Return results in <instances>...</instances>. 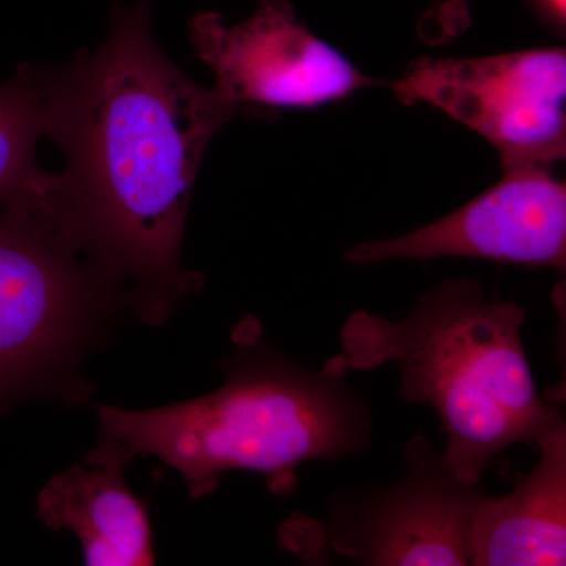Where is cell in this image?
<instances>
[{"instance_id":"obj_1","label":"cell","mask_w":566,"mask_h":566,"mask_svg":"<svg viewBox=\"0 0 566 566\" xmlns=\"http://www.w3.org/2000/svg\"><path fill=\"white\" fill-rule=\"evenodd\" d=\"M39 76L63 221L117 292L164 318L202 283L182 270L186 218L208 145L240 107L164 54L145 0H111L102 46Z\"/></svg>"},{"instance_id":"obj_2","label":"cell","mask_w":566,"mask_h":566,"mask_svg":"<svg viewBox=\"0 0 566 566\" xmlns=\"http://www.w3.org/2000/svg\"><path fill=\"white\" fill-rule=\"evenodd\" d=\"M238 352L214 392L166 408L99 406L104 444L123 460L158 457L193 499L211 494L230 471L262 474L271 493L297 488V468L337 461L370 444L367 400L345 385L333 359L308 370L264 344L256 322L234 333Z\"/></svg>"},{"instance_id":"obj_3","label":"cell","mask_w":566,"mask_h":566,"mask_svg":"<svg viewBox=\"0 0 566 566\" xmlns=\"http://www.w3.org/2000/svg\"><path fill=\"white\" fill-rule=\"evenodd\" d=\"M526 316L523 305L490 300L475 279H450L420 296L405 318L354 312L331 359L346 374L397 365L401 397L441 419L447 463L482 485L505 449L535 447L565 422L536 390L523 340Z\"/></svg>"},{"instance_id":"obj_4","label":"cell","mask_w":566,"mask_h":566,"mask_svg":"<svg viewBox=\"0 0 566 566\" xmlns=\"http://www.w3.org/2000/svg\"><path fill=\"white\" fill-rule=\"evenodd\" d=\"M115 292L54 211L0 210V400L69 357Z\"/></svg>"},{"instance_id":"obj_5","label":"cell","mask_w":566,"mask_h":566,"mask_svg":"<svg viewBox=\"0 0 566 566\" xmlns=\"http://www.w3.org/2000/svg\"><path fill=\"white\" fill-rule=\"evenodd\" d=\"M389 87L405 106L430 104L480 134L502 169L565 158V48L417 59Z\"/></svg>"},{"instance_id":"obj_6","label":"cell","mask_w":566,"mask_h":566,"mask_svg":"<svg viewBox=\"0 0 566 566\" xmlns=\"http://www.w3.org/2000/svg\"><path fill=\"white\" fill-rule=\"evenodd\" d=\"M488 497L419 433L405 447L397 483L333 495L324 546L359 565H474L475 528Z\"/></svg>"},{"instance_id":"obj_7","label":"cell","mask_w":566,"mask_h":566,"mask_svg":"<svg viewBox=\"0 0 566 566\" xmlns=\"http://www.w3.org/2000/svg\"><path fill=\"white\" fill-rule=\"evenodd\" d=\"M197 57L214 74L211 91L230 106L315 109L390 82L368 76L315 35L286 0H262L251 18L227 24L214 11L189 22Z\"/></svg>"},{"instance_id":"obj_8","label":"cell","mask_w":566,"mask_h":566,"mask_svg":"<svg viewBox=\"0 0 566 566\" xmlns=\"http://www.w3.org/2000/svg\"><path fill=\"white\" fill-rule=\"evenodd\" d=\"M442 256L527 268H566V185L551 166L502 169V178L452 214L416 232L353 245L345 260L371 264Z\"/></svg>"},{"instance_id":"obj_9","label":"cell","mask_w":566,"mask_h":566,"mask_svg":"<svg viewBox=\"0 0 566 566\" xmlns=\"http://www.w3.org/2000/svg\"><path fill=\"white\" fill-rule=\"evenodd\" d=\"M126 461L99 444L85 458L52 476L40 491L36 512L51 531L80 539L85 565L156 564L147 506L123 479Z\"/></svg>"},{"instance_id":"obj_10","label":"cell","mask_w":566,"mask_h":566,"mask_svg":"<svg viewBox=\"0 0 566 566\" xmlns=\"http://www.w3.org/2000/svg\"><path fill=\"white\" fill-rule=\"evenodd\" d=\"M538 461L515 490L490 495L474 538L475 566L566 564V423L535 444Z\"/></svg>"},{"instance_id":"obj_11","label":"cell","mask_w":566,"mask_h":566,"mask_svg":"<svg viewBox=\"0 0 566 566\" xmlns=\"http://www.w3.org/2000/svg\"><path fill=\"white\" fill-rule=\"evenodd\" d=\"M41 137L39 66L24 63L13 77L0 84V210L54 203L55 174L36 163Z\"/></svg>"},{"instance_id":"obj_12","label":"cell","mask_w":566,"mask_h":566,"mask_svg":"<svg viewBox=\"0 0 566 566\" xmlns=\"http://www.w3.org/2000/svg\"><path fill=\"white\" fill-rule=\"evenodd\" d=\"M428 9L417 25L420 39L442 46L471 28V0H428Z\"/></svg>"},{"instance_id":"obj_13","label":"cell","mask_w":566,"mask_h":566,"mask_svg":"<svg viewBox=\"0 0 566 566\" xmlns=\"http://www.w3.org/2000/svg\"><path fill=\"white\" fill-rule=\"evenodd\" d=\"M532 2L551 29L558 33L565 32V0H532Z\"/></svg>"}]
</instances>
